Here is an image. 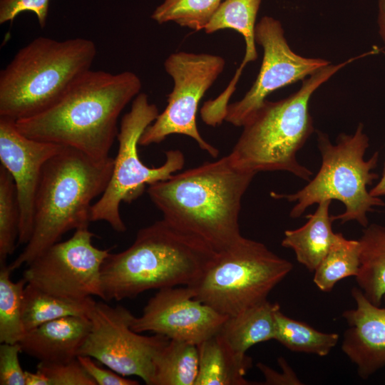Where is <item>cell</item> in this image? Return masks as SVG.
<instances>
[{"label": "cell", "mask_w": 385, "mask_h": 385, "mask_svg": "<svg viewBox=\"0 0 385 385\" xmlns=\"http://www.w3.org/2000/svg\"><path fill=\"white\" fill-rule=\"evenodd\" d=\"M356 58L317 70L287 98L277 101L266 100L242 126L243 130L230 153L234 162L257 173L287 171L309 181L312 173L299 163L297 154L314 130L309 110L311 96Z\"/></svg>", "instance_id": "5"}, {"label": "cell", "mask_w": 385, "mask_h": 385, "mask_svg": "<svg viewBox=\"0 0 385 385\" xmlns=\"http://www.w3.org/2000/svg\"><path fill=\"white\" fill-rule=\"evenodd\" d=\"M49 0H0V24L12 21L24 11L33 12L43 28L46 24Z\"/></svg>", "instance_id": "32"}, {"label": "cell", "mask_w": 385, "mask_h": 385, "mask_svg": "<svg viewBox=\"0 0 385 385\" xmlns=\"http://www.w3.org/2000/svg\"><path fill=\"white\" fill-rule=\"evenodd\" d=\"M96 53L87 38H36L1 71L0 117L16 121L50 108L91 69Z\"/></svg>", "instance_id": "6"}, {"label": "cell", "mask_w": 385, "mask_h": 385, "mask_svg": "<svg viewBox=\"0 0 385 385\" xmlns=\"http://www.w3.org/2000/svg\"><path fill=\"white\" fill-rule=\"evenodd\" d=\"M359 266V240H348L339 232L329 251L314 271L313 282L321 291L330 292L339 281L348 277H356Z\"/></svg>", "instance_id": "26"}, {"label": "cell", "mask_w": 385, "mask_h": 385, "mask_svg": "<svg viewBox=\"0 0 385 385\" xmlns=\"http://www.w3.org/2000/svg\"><path fill=\"white\" fill-rule=\"evenodd\" d=\"M134 317L123 306L96 302L89 315L91 329L78 355L91 356L123 376H136L151 385L155 359L170 339L135 332L131 329Z\"/></svg>", "instance_id": "11"}, {"label": "cell", "mask_w": 385, "mask_h": 385, "mask_svg": "<svg viewBox=\"0 0 385 385\" xmlns=\"http://www.w3.org/2000/svg\"><path fill=\"white\" fill-rule=\"evenodd\" d=\"M64 146L30 138L15 121L0 117V160L15 183L20 208L17 245L26 244L32 235L37 190L46 163Z\"/></svg>", "instance_id": "15"}, {"label": "cell", "mask_w": 385, "mask_h": 385, "mask_svg": "<svg viewBox=\"0 0 385 385\" xmlns=\"http://www.w3.org/2000/svg\"><path fill=\"white\" fill-rule=\"evenodd\" d=\"M256 43L263 48L258 76L250 89L239 101L229 104L225 120L242 127L274 91L304 80L331 63L322 58H306L289 46L281 22L263 16L255 26Z\"/></svg>", "instance_id": "13"}, {"label": "cell", "mask_w": 385, "mask_h": 385, "mask_svg": "<svg viewBox=\"0 0 385 385\" xmlns=\"http://www.w3.org/2000/svg\"><path fill=\"white\" fill-rule=\"evenodd\" d=\"M198 371L197 344L170 339L155 359L151 385H195Z\"/></svg>", "instance_id": "24"}, {"label": "cell", "mask_w": 385, "mask_h": 385, "mask_svg": "<svg viewBox=\"0 0 385 385\" xmlns=\"http://www.w3.org/2000/svg\"><path fill=\"white\" fill-rule=\"evenodd\" d=\"M331 202L318 203L315 212L307 216V222L296 230H286L282 240V245L292 249L299 263L310 272L315 270L337 236L332 226Z\"/></svg>", "instance_id": "19"}, {"label": "cell", "mask_w": 385, "mask_h": 385, "mask_svg": "<svg viewBox=\"0 0 385 385\" xmlns=\"http://www.w3.org/2000/svg\"><path fill=\"white\" fill-rule=\"evenodd\" d=\"M20 351H22L19 343H1V385H26L25 371L22 369L19 359Z\"/></svg>", "instance_id": "31"}, {"label": "cell", "mask_w": 385, "mask_h": 385, "mask_svg": "<svg viewBox=\"0 0 385 385\" xmlns=\"http://www.w3.org/2000/svg\"><path fill=\"white\" fill-rule=\"evenodd\" d=\"M20 223L16 188L10 173L0 166V264L16 249Z\"/></svg>", "instance_id": "29"}, {"label": "cell", "mask_w": 385, "mask_h": 385, "mask_svg": "<svg viewBox=\"0 0 385 385\" xmlns=\"http://www.w3.org/2000/svg\"><path fill=\"white\" fill-rule=\"evenodd\" d=\"M277 361L282 369V373H279L262 363H257V366L263 374L265 379L262 384L300 385L302 384L284 358H278Z\"/></svg>", "instance_id": "34"}, {"label": "cell", "mask_w": 385, "mask_h": 385, "mask_svg": "<svg viewBox=\"0 0 385 385\" xmlns=\"http://www.w3.org/2000/svg\"><path fill=\"white\" fill-rule=\"evenodd\" d=\"M262 0H224L205 28L206 34L230 29L245 38V53L242 62L230 81L237 85L246 64L257 58L255 30L256 19Z\"/></svg>", "instance_id": "22"}, {"label": "cell", "mask_w": 385, "mask_h": 385, "mask_svg": "<svg viewBox=\"0 0 385 385\" xmlns=\"http://www.w3.org/2000/svg\"><path fill=\"white\" fill-rule=\"evenodd\" d=\"M277 303L266 300L228 316L220 333L237 352L246 354L253 345L274 339Z\"/></svg>", "instance_id": "20"}, {"label": "cell", "mask_w": 385, "mask_h": 385, "mask_svg": "<svg viewBox=\"0 0 385 385\" xmlns=\"http://www.w3.org/2000/svg\"><path fill=\"white\" fill-rule=\"evenodd\" d=\"M36 371L46 379L47 385H96L78 358L65 362H41Z\"/></svg>", "instance_id": "30"}, {"label": "cell", "mask_w": 385, "mask_h": 385, "mask_svg": "<svg viewBox=\"0 0 385 385\" xmlns=\"http://www.w3.org/2000/svg\"><path fill=\"white\" fill-rule=\"evenodd\" d=\"M363 129L364 125L359 123L354 134L341 133L336 144L327 134L317 132L322 165L317 175L294 193L271 192L274 198L296 202L289 214L291 217H299L314 204L337 200L344 204L345 210L342 214L332 215L334 221L339 220L344 223L355 220L364 227L368 226L367 214L385 203L367 189L379 178L373 170L377 166L379 154L375 152L369 159H364L369 143Z\"/></svg>", "instance_id": "7"}, {"label": "cell", "mask_w": 385, "mask_h": 385, "mask_svg": "<svg viewBox=\"0 0 385 385\" xmlns=\"http://www.w3.org/2000/svg\"><path fill=\"white\" fill-rule=\"evenodd\" d=\"M96 302L58 297L27 283L23 299V322L26 332L43 323L68 316L89 317Z\"/></svg>", "instance_id": "23"}, {"label": "cell", "mask_w": 385, "mask_h": 385, "mask_svg": "<svg viewBox=\"0 0 385 385\" xmlns=\"http://www.w3.org/2000/svg\"><path fill=\"white\" fill-rule=\"evenodd\" d=\"M77 358L86 371L96 383V385L139 384L136 380L128 379L111 369H106L97 365L91 356L78 355Z\"/></svg>", "instance_id": "33"}, {"label": "cell", "mask_w": 385, "mask_h": 385, "mask_svg": "<svg viewBox=\"0 0 385 385\" xmlns=\"http://www.w3.org/2000/svg\"><path fill=\"white\" fill-rule=\"evenodd\" d=\"M91 327L89 317H64L27 331L19 344L23 352L39 361H68L77 358Z\"/></svg>", "instance_id": "17"}, {"label": "cell", "mask_w": 385, "mask_h": 385, "mask_svg": "<svg viewBox=\"0 0 385 385\" xmlns=\"http://www.w3.org/2000/svg\"><path fill=\"white\" fill-rule=\"evenodd\" d=\"M369 191L371 195L375 197H380L385 195V160L381 179Z\"/></svg>", "instance_id": "37"}, {"label": "cell", "mask_w": 385, "mask_h": 385, "mask_svg": "<svg viewBox=\"0 0 385 385\" xmlns=\"http://www.w3.org/2000/svg\"><path fill=\"white\" fill-rule=\"evenodd\" d=\"M227 317L195 299L189 287H173L158 289L141 316L134 317L131 329L197 345L217 334Z\"/></svg>", "instance_id": "14"}, {"label": "cell", "mask_w": 385, "mask_h": 385, "mask_svg": "<svg viewBox=\"0 0 385 385\" xmlns=\"http://www.w3.org/2000/svg\"><path fill=\"white\" fill-rule=\"evenodd\" d=\"M379 34L385 46V0H378Z\"/></svg>", "instance_id": "35"}, {"label": "cell", "mask_w": 385, "mask_h": 385, "mask_svg": "<svg viewBox=\"0 0 385 385\" xmlns=\"http://www.w3.org/2000/svg\"><path fill=\"white\" fill-rule=\"evenodd\" d=\"M274 339L292 351L324 356L339 341V334L324 333L310 325L284 315L278 308L274 312Z\"/></svg>", "instance_id": "25"}, {"label": "cell", "mask_w": 385, "mask_h": 385, "mask_svg": "<svg viewBox=\"0 0 385 385\" xmlns=\"http://www.w3.org/2000/svg\"><path fill=\"white\" fill-rule=\"evenodd\" d=\"M114 158H92L72 148L45 164L35 201L34 228L24 250L9 265L11 272L29 265L71 230L88 227L92 201L111 177Z\"/></svg>", "instance_id": "4"}, {"label": "cell", "mask_w": 385, "mask_h": 385, "mask_svg": "<svg viewBox=\"0 0 385 385\" xmlns=\"http://www.w3.org/2000/svg\"><path fill=\"white\" fill-rule=\"evenodd\" d=\"M142 83L131 71L89 70L50 108L15 121L17 129L35 140L53 143L103 160L117 138L118 117L140 93Z\"/></svg>", "instance_id": "2"}, {"label": "cell", "mask_w": 385, "mask_h": 385, "mask_svg": "<svg viewBox=\"0 0 385 385\" xmlns=\"http://www.w3.org/2000/svg\"><path fill=\"white\" fill-rule=\"evenodd\" d=\"M199 371L195 385H250L245 379L251 357L235 351L220 332L197 345Z\"/></svg>", "instance_id": "18"}, {"label": "cell", "mask_w": 385, "mask_h": 385, "mask_svg": "<svg viewBox=\"0 0 385 385\" xmlns=\"http://www.w3.org/2000/svg\"><path fill=\"white\" fill-rule=\"evenodd\" d=\"M225 65L218 55L180 51L170 54L164 62L165 71L173 80L168 105L145 130L139 145L160 143L168 135L181 134L195 140L199 147L213 158L219 151L200 135L196 115L206 91L217 80Z\"/></svg>", "instance_id": "10"}, {"label": "cell", "mask_w": 385, "mask_h": 385, "mask_svg": "<svg viewBox=\"0 0 385 385\" xmlns=\"http://www.w3.org/2000/svg\"><path fill=\"white\" fill-rule=\"evenodd\" d=\"M292 268L291 262L263 243L242 237L217 253L198 279L188 287L195 299L232 316L267 300L270 292Z\"/></svg>", "instance_id": "8"}, {"label": "cell", "mask_w": 385, "mask_h": 385, "mask_svg": "<svg viewBox=\"0 0 385 385\" xmlns=\"http://www.w3.org/2000/svg\"><path fill=\"white\" fill-rule=\"evenodd\" d=\"M158 114V107L149 102L146 93H140L133 99L130 111L121 119L111 177L91 207V222L104 221L115 231L124 232L126 226L120 214V203H131L142 195L147 185L165 180L183 168L185 157L179 150L166 151L165 163L158 168L148 167L138 155L139 140Z\"/></svg>", "instance_id": "9"}, {"label": "cell", "mask_w": 385, "mask_h": 385, "mask_svg": "<svg viewBox=\"0 0 385 385\" xmlns=\"http://www.w3.org/2000/svg\"><path fill=\"white\" fill-rule=\"evenodd\" d=\"M359 241L360 266L356 281L365 297L380 306L385 296V226L368 225Z\"/></svg>", "instance_id": "21"}, {"label": "cell", "mask_w": 385, "mask_h": 385, "mask_svg": "<svg viewBox=\"0 0 385 385\" xmlns=\"http://www.w3.org/2000/svg\"><path fill=\"white\" fill-rule=\"evenodd\" d=\"M224 0H164L151 15L159 24L173 21L198 31L205 29Z\"/></svg>", "instance_id": "28"}, {"label": "cell", "mask_w": 385, "mask_h": 385, "mask_svg": "<svg viewBox=\"0 0 385 385\" xmlns=\"http://www.w3.org/2000/svg\"><path fill=\"white\" fill-rule=\"evenodd\" d=\"M6 264L0 269V342L19 343L26 334L23 322V299L26 279H11Z\"/></svg>", "instance_id": "27"}, {"label": "cell", "mask_w": 385, "mask_h": 385, "mask_svg": "<svg viewBox=\"0 0 385 385\" xmlns=\"http://www.w3.org/2000/svg\"><path fill=\"white\" fill-rule=\"evenodd\" d=\"M351 295L356 307L342 313L349 327L342 350L366 379L385 366V307L372 304L359 288L354 287Z\"/></svg>", "instance_id": "16"}, {"label": "cell", "mask_w": 385, "mask_h": 385, "mask_svg": "<svg viewBox=\"0 0 385 385\" xmlns=\"http://www.w3.org/2000/svg\"><path fill=\"white\" fill-rule=\"evenodd\" d=\"M26 385H47L46 377L39 371H25Z\"/></svg>", "instance_id": "36"}, {"label": "cell", "mask_w": 385, "mask_h": 385, "mask_svg": "<svg viewBox=\"0 0 385 385\" xmlns=\"http://www.w3.org/2000/svg\"><path fill=\"white\" fill-rule=\"evenodd\" d=\"M256 174L238 166L229 154L173 174L146 190L165 221L219 253L243 237L241 201Z\"/></svg>", "instance_id": "1"}, {"label": "cell", "mask_w": 385, "mask_h": 385, "mask_svg": "<svg viewBox=\"0 0 385 385\" xmlns=\"http://www.w3.org/2000/svg\"><path fill=\"white\" fill-rule=\"evenodd\" d=\"M93 236L88 227L76 230L69 239L53 244L26 265L23 277L58 297L103 299L101 270L110 250L93 246Z\"/></svg>", "instance_id": "12"}, {"label": "cell", "mask_w": 385, "mask_h": 385, "mask_svg": "<svg viewBox=\"0 0 385 385\" xmlns=\"http://www.w3.org/2000/svg\"><path fill=\"white\" fill-rule=\"evenodd\" d=\"M217 252L163 219L138 230L133 244L109 253L101 270L103 300L120 301L150 290L190 286Z\"/></svg>", "instance_id": "3"}]
</instances>
